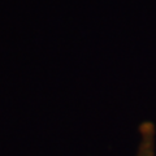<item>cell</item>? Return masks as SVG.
Returning <instances> with one entry per match:
<instances>
[{
	"mask_svg": "<svg viewBox=\"0 0 156 156\" xmlns=\"http://www.w3.org/2000/svg\"><path fill=\"white\" fill-rule=\"evenodd\" d=\"M139 143L135 156H156V129L150 121L142 122L139 128Z\"/></svg>",
	"mask_w": 156,
	"mask_h": 156,
	"instance_id": "6da1fadb",
	"label": "cell"
}]
</instances>
